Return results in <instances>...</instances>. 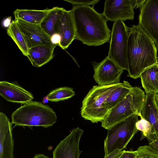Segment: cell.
<instances>
[{
  "instance_id": "25",
  "label": "cell",
  "mask_w": 158,
  "mask_h": 158,
  "mask_svg": "<svg viewBox=\"0 0 158 158\" xmlns=\"http://www.w3.org/2000/svg\"><path fill=\"white\" fill-rule=\"evenodd\" d=\"M140 158H158V153L148 145L139 146L137 150Z\"/></svg>"
},
{
  "instance_id": "14",
  "label": "cell",
  "mask_w": 158,
  "mask_h": 158,
  "mask_svg": "<svg viewBox=\"0 0 158 158\" xmlns=\"http://www.w3.org/2000/svg\"><path fill=\"white\" fill-rule=\"evenodd\" d=\"M12 124L6 115L0 112V158H14Z\"/></svg>"
},
{
  "instance_id": "7",
  "label": "cell",
  "mask_w": 158,
  "mask_h": 158,
  "mask_svg": "<svg viewBox=\"0 0 158 158\" xmlns=\"http://www.w3.org/2000/svg\"><path fill=\"white\" fill-rule=\"evenodd\" d=\"M129 27L121 20L114 22L108 56L123 69L128 70L127 51Z\"/></svg>"
},
{
  "instance_id": "29",
  "label": "cell",
  "mask_w": 158,
  "mask_h": 158,
  "mask_svg": "<svg viewBox=\"0 0 158 158\" xmlns=\"http://www.w3.org/2000/svg\"><path fill=\"white\" fill-rule=\"evenodd\" d=\"M122 151L119 149H116L111 153L107 156L104 157V158H118L121 154Z\"/></svg>"
},
{
  "instance_id": "8",
  "label": "cell",
  "mask_w": 158,
  "mask_h": 158,
  "mask_svg": "<svg viewBox=\"0 0 158 158\" xmlns=\"http://www.w3.org/2000/svg\"><path fill=\"white\" fill-rule=\"evenodd\" d=\"M138 25L158 50V0H146L140 8Z\"/></svg>"
},
{
  "instance_id": "26",
  "label": "cell",
  "mask_w": 158,
  "mask_h": 158,
  "mask_svg": "<svg viewBox=\"0 0 158 158\" xmlns=\"http://www.w3.org/2000/svg\"><path fill=\"white\" fill-rule=\"evenodd\" d=\"M73 5L75 6H89L94 5L100 1V0H64Z\"/></svg>"
},
{
  "instance_id": "16",
  "label": "cell",
  "mask_w": 158,
  "mask_h": 158,
  "mask_svg": "<svg viewBox=\"0 0 158 158\" xmlns=\"http://www.w3.org/2000/svg\"><path fill=\"white\" fill-rule=\"evenodd\" d=\"M56 46L40 45L31 48L29 49L27 58L33 66L41 67L53 58Z\"/></svg>"
},
{
  "instance_id": "10",
  "label": "cell",
  "mask_w": 158,
  "mask_h": 158,
  "mask_svg": "<svg viewBox=\"0 0 158 158\" xmlns=\"http://www.w3.org/2000/svg\"><path fill=\"white\" fill-rule=\"evenodd\" d=\"M134 9L132 0H106L102 14L107 21L133 20Z\"/></svg>"
},
{
  "instance_id": "1",
  "label": "cell",
  "mask_w": 158,
  "mask_h": 158,
  "mask_svg": "<svg viewBox=\"0 0 158 158\" xmlns=\"http://www.w3.org/2000/svg\"><path fill=\"white\" fill-rule=\"evenodd\" d=\"M72 10L75 39L88 46H98L110 42L111 31L102 13L89 6H75Z\"/></svg>"
},
{
  "instance_id": "20",
  "label": "cell",
  "mask_w": 158,
  "mask_h": 158,
  "mask_svg": "<svg viewBox=\"0 0 158 158\" xmlns=\"http://www.w3.org/2000/svg\"><path fill=\"white\" fill-rule=\"evenodd\" d=\"M133 87L127 81H124L120 83L106 98L103 107L109 110L114 107L128 94Z\"/></svg>"
},
{
  "instance_id": "6",
  "label": "cell",
  "mask_w": 158,
  "mask_h": 158,
  "mask_svg": "<svg viewBox=\"0 0 158 158\" xmlns=\"http://www.w3.org/2000/svg\"><path fill=\"white\" fill-rule=\"evenodd\" d=\"M138 115L134 114L117 123L107 129L104 140V157L116 149L122 151L127 145L138 130L136 123Z\"/></svg>"
},
{
  "instance_id": "30",
  "label": "cell",
  "mask_w": 158,
  "mask_h": 158,
  "mask_svg": "<svg viewBox=\"0 0 158 158\" xmlns=\"http://www.w3.org/2000/svg\"><path fill=\"white\" fill-rule=\"evenodd\" d=\"M51 40L52 44L55 45H59L60 38L58 34H56L51 37Z\"/></svg>"
},
{
  "instance_id": "13",
  "label": "cell",
  "mask_w": 158,
  "mask_h": 158,
  "mask_svg": "<svg viewBox=\"0 0 158 158\" xmlns=\"http://www.w3.org/2000/svg\"><path fill=\"white\" fill-rule=\"evenodd\" d=\"M0 95L9 102L25 104L33 99L32 94L20 85L16 81L0 82Z\"/></svg>"
},
{
  "instance_id": "37",
  "label": "cell",
  "mask_w": 158,
  "mask_h": 158,
  "mask_svg": "<svg viewBox=\"0 0 158 158\" xmlns=\"http://www.w3.org/2000/svg\"><path fill=\"white\" fill-rule=\"evenodd\" d=\"M156 64L158 67V57H157V58L156 62Z\"/></svg>"
},
{
  "instance_id": "17",
  "label": "cell",
  "mask_w": 158,
  "mask_h": 158,
  "mask_svg": "<svg viewBox=\"0 0 158 158\" xmlns=\"http://www.w3.org/2000/svg\"><path fill=\"white\" fill-rule=\"evenodd\" d=\"M145 99L141 111L142 117L152 125L156 137H158V108L155 96L156 94L146 93Z\"/></svg>"
},
{
  "instance_id": "4",
  "label": "cell",
  "mask_w": 158,
  "mask_h": 158,
  "mask_svg": "<svg viewBox=\"0 0 158 158\" xmlns=\"http://www.w3.org/2000/svg\"><path fill=\"white\" fill-rule=\"evenodd\" d=\"M144 92L139 87H133L130 92L114 107L110 109L102 126L107 130L129 117L136 114L139 116L145 99Z\"/></svg>"
},
{
  "instance_id": "32",
  "label": "cell",
  "mask_w": 158,
  "mask_h": 158,
  "mask_svg": "<svg viewBox=\"0 0 158 158\" xmlns=\"http://www.w3.org/2000/svg\"><path fill=\"white\" fill-rule=\"evenodd\" d=\"M11 19V17H9L5 19L3 22V25L5 27H8L11 23H10Z\"/></svg>"
},
{
  "instance_id": "36",
  "label": "cell",
  "mask_w": 158,
  "mask_h": 158,
  "mask_svg": "<svg viewBox=\"0 0 158 158\" xmlns=\"http://www.w3.org/2000/svg\"><path fill=\"white\" fill-rule=\"evenodd\" d=\"M136 153L135 155V158H140L139 155L137 150Z\"/></svg>"
},
{
  "instance_id": "12",
  "label": "cell",
  "mask_w": 158,
  "mask_h": 158,
  "mask_svg": "<svg viewBox=\"0 0 158 158\" xmlns=\"http://www.w3.org/2000/svg\"><path fill=\"white\" fill-rule=\"evenodd\" d=\"M15 20L24 35L29 49L40 45L56 46L52 44L50 37L40 24L30 23L19 19Z\"/></svg>"
},
{
  "instance_id": "5",
  "label": "cell",
  "mask_w": 158,
  "mask_h": 158,
  "mask_svg": "<svg viewBox=\"0 0 158 158\" xmlns=\"http://www.w3.org/2000/svg\"><path fill=\"white\" fill-rule=\"evenodd\" d=\"M120 83L106 85H94L82 102L81 116L93 123L102 122L109 111L103 107V103Z\"/></svg>"
},
{
  "instance_id": "34",
  "label": "cell",
  "mask_w": 158,
  "mask_h": 158,
  "mask_svg": "<svg viewBox=\"0 0 158 158\" xmlns=\"http://www.w3.org/2000/svg\"><path fill=\"white\" fill-rule=\"evenodd\" d=\"M48 99L47 97V96H46L44 97L43 98V100L42 101V102L44 104L45 103H47L48 102Z\"/></svg>"
},
{
  "instance_id": "33",
  "label": "cell",
  "mask_w": 158,
  "mask_h": 158,
  "mask_svg": "<svg viewBox=\"0 0 158 158\" xmlns=\"http://www.w3.org/2000/svg\"><path fill=\"white\" fill-rule=\"evenodd\" d=\"M33 158H49V157L43 154H38L35 155Z\"/></svg>"
},
{
  "instance_id": "24",
  "label": "cell",
  "mask_w": 158,
  "mask_h": 158,
  "mask_svg": "<svg viewBox=\"0 0 158 158\" xmlns=\"http://www.w3.org/2000/svg\"><path fill=\"white\" fill-rule=\"evenodd\" d=\"M139 116L141 119L136 122V127L142 133L141 139L146 137L151 142L156 137L154 130L151 123L143 118L141 114Z\"/></svg>"
},
{
  "instance_id": "21",
  "label": "cell",
  "mask_w": 158,
  "mask_h": 158,
  "mask_svg": "<svg viewBox=\"0 0 158 158\" xmlns=\"http://www.w3.org/2000/svg\"><path fill=\"white\" fill-rule=\"evenodd\" d=\"M51 10V9L43 10L17 9L13 14L15 19H19L31 24H40Z\"/></svg>"
},
{
  "instance_id": "15",
  "label": "cell",
  "mask_w": 158,
  "mask_h": 158,
  "mask_svg": "<svg viewBox=\"0 0 158 158\" xmlns=\"http://www.w3.org/2000/svg\"><path fill=\"white\" fill-rule=\"evenodd\" d=\"M58 34L60 38L59 46L67 49L75 39V30L72 10L64 11L58 26Z\"/></svg>"
},
{
  "instance_id": "28",
  "label": "cell",
  "mask_w": 158,
  "mask_h": 158,
  "mask_svg": "<svg viewBox=\"0 0 158 158\" xmlns=\"http://www.w3.org/2000/svg\"><path fill=\"white\" fill-rule=\"evenodd\" d=\"M148 145L152 149L158 153V137H156L150 142Z\"/></svg>"
},
{
  "instance_id": "35",
  "label": "cell",
  "mask_w": 158,
  "mask_h": 158,
  "mask_svg": "<svg viewBox=\"0 0 158 158\" xmlns=\"http://www.w3.org/2000/svg\"><path fill=\"white\" fill-rule=\"evenodd\" d=\"M155 99L156 105L158 108V94H156L155 96Z\"/></svg>"
},
{
  "instance_id": "22",
  "label": "cell",
  "mask_w": 158,
  "mask_h": 158,
  "mask_svg": "<svg viewBox=\"0 0 158 158\" xmlns=\"http://www.w3.org/2000/svg\"><path fill=\"white\" fill-rule=\"evenodd\" d=\"M6 31L7 34L15 43L22 54L28 57L29 48L24 35L15 20L11 22Z\"/></svg>"
},
{
  "instance_id": "11",
  "label": "cell",
  "mask_w": 158,
  "mask_h": 158,
  "mask_svg": "<svg viewBox=\"0 0 158 158\" xmlns=\"http://www.w3.org/2000/svg\"><path fill=\"white\" fill-rule=\"evenodd\" d=\"M83 131L79 127L73 129L54 150L53 158H80L82 151L79 149V142Z\"/></svg>"
},
{
  "instance_id": "3",
  "label": "cell",
  "mask_w": 158,
  "mask_h": 158,
  "mask_svg": "<svg viewBox=\"0 0 158 158\" xmlns=\"http://www.w3.org/2000/svg\"><path fill=\"white\" fill-rule=\"evenodd\" d=\"M11 117V123L15 126L45 128L52 126L57 118L55 112L48 106L32 101L23 104L15 110Z\"/></svg>"
},
{
  "instance_id": "27",
  "label": "cell",
  "mask_w": 158,
  "mask_h": 158,
  "mask_svg": "<svg viewBox=\"0 0 158 158\" xmlns=\"http://www.w3.org/2000/svg\"><path fill=\"white\" fill-rule=\"evenodd\" d=\"M136 151H122L118 158H135Z\"/></svg>"
},
{
  "instance_id": "18",
  "label": "cell",
  "mask_w": 158,
  "mask_h": 158,
  "mask_svg": "<svg viewBox=\"0 0 158 158\" xmlns=\"http://www.w3.org/2000/svg\"><path fill=\"white\" fill-rule=\"evenodd\" d=\"M65 10L62 7H53L40 23L42 28L51 38L55 34H58L59 21Z\"/></svg>"
},
{
  "instance_id": "31",
  "label": "cell",
  "mask_w": 158,
  "mask_h": 158,
  "mask_svg": "<svg viewBox=\"0 0 158 158\" xmlns=\"http://www.w3.org/2000/svg\"><path fill=\"white\" fill-rule=\"evenodd\" d=\"M145 1L146 0H132L133 8L134 9L140 8Z\"/></svg>"
},
{
  "instance_id": "19",
  "label": "cell",
  "mask_w": 158,
  "mask_h": 158,
  "mask_svg": "<svg viewBox=\"0 0 158 158\" xmlns=\"http://www.w3.org/2000/svg\"><path fill=\"white\" fill-rule=\"evenodd\" d=\"M140 77L146 93L158 94V67L156 64L145 69Z\"/></svg>"
},
{
  "instance_id": "2",
  "label": "cell",
  "mask_w": 158,
  "mask_h": 158,
  "mask_svg": "<svg viewBox=\"0 0 158 158\" xmlns=\"http://www.w3.org/2000/svg\"><path fill=\"white\" fill-rule=\"evenodd\" d=\"M157 50L152 41L138 25L129 27L127 56V76L134 79L142 73L156 64Z\"/></svg>"
},
{
  "instance_id": "23",
  "label": "cell",
  "mask_w": 158,
  "mask_h": 158,
  "mask_svg": "<svg viewBox=\"0 0 158 158\" xmlns=\"http://www.w3.org/2000/svg\"><path fill=\"white\" fill-rule=\"evenodd\" d=\"M75 94L72 88L63 87L56 88L51 91L47 95L49 101L56 102L70 98Z\"/></svg>"
},
{
  "instance_id": "9",
  "label": "cell",
  "mask_w": 158,
  "mask_h": 158,
  "mask_svg": "<svg viewBox=\"0 0 158 158\" xmlns=\"http://www.w3.org/2000/svg\"><path fill=\"white\" fill-rule=\"evenodd\" d=\"M94 71V78L99 85H106L119 83L124 69L106 56L100 62H91Z\"/></svg>"
}]
</instances>
